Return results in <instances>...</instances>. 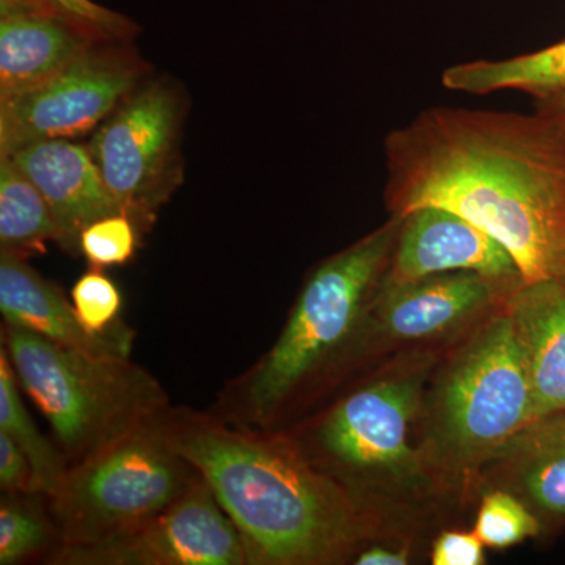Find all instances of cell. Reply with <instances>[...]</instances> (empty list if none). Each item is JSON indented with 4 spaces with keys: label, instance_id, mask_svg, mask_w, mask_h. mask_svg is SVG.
I'll return each mask as SVG.
<instances>
[{
    "label": "cell",
    "instance_id": "cell-1",
    "mask_svg": "<svg viewBox=\"0 0 565 565\" xmlns=\"http://www.w3.org/2000/svg\"><path fill=\"white\" fill-rule=\"evenodd\" d=\"M393 217L444 207L511 253L525 285L565 281V125L534 111L430 107L385 137Z\"/></svg>",
    "mask_w": 565,
    "mask_h": 565
},
{
    "label": "cell",
    "instance_id": "cell-2",
    "mask_svg": "<svg viewBox=\"0 0 565 565\" xmlns=\"http://www.w3.org/2000/svg\"><path fill=\"white\" fill-rule=\"evenodd\" d=\"M163 426L232 519L247 565L337 564L371 533L363 501L291 438L173 408Z\"/></svg>",
    "mask_w": 565,
    "mask_h": 565
},
{
    "label": "cell",
    "instance_id": "cell-3",
    "mask_svg": "<svg viewBox=\"0 0 565 565\" xmlns=\"http://www.w3.org/2000/svg\"><path fill=\"white\" fill-rule=\"evenodd\" d=\"M401 218L334 253L305 281L269 352L223 396L225 419L266 429L319 371L344 351L384 281Z\"/></svg>",
    "mask_w": 565,
    "mask_h": 565
},
{
    "label": "cell",
    "instance_id": "cell-4",
    "mask_svg": "<svg viewBox=\"0 0 565 565\" xmlns=\"http://www.w3.org/2000/svg\"><path fill=\"white\" fill-rule=\"evenodd\" d=\"M2 345L70 467L170 408L158 379L131 356L65 348L10 323Z\"/></svg>",
    "mask_w": 565,
    "mask_h": 565
},
{
    "label": "cell",
    "instance_id": "cell-5",
    "mask_svg": "<svg viewBox=\"0 0 565 565\" xmlns=\"http://www.w3.org/2000/svg\"><path fill=\"white\" fill-rule=\"evenodd\" d=\"M423 456L446 473L473 470L533 422L525 355L505 307L479 326L441 374Z\"/></svg>",
    "mask_w": 565,
    "mask_h": 565
},
{
    "label": "cell",
    "instance_id": "cell-6",
    "mask_svg": "<svg viewBox=\"0 0 565 565\" xmlns=\"http://www.w3.org/2000/svg\"><path fill=\"white\" fill-rule=\"evenodd\" d=\"M163 414L71 465L61 489L46 498L61 548L102 545L132 533L199 478L169 440Z\"/></svg>",
    "mask_w": 565,
    "mask_h": 565
},
{
    "label": "cell",
    "instance_id": "cell-7",
    "mask_svg": "<svg viewBox=\"0 0 565 565\" xmlns=\"http://www.w3.org/2000/svg\"><path fill=\"white\" fill-rule=\"evenodd\" d=\"M426 377V367L397 371L349 394L315 427L310 459L356 497L373 487L414 489L429 467L408 441Z\"/></svg>",
    "mask_w": 565,
    "mask_h": 565
},
{
    "label": "cell",
    "instance_id": "cell-8",
    "mask_svg": "<svg viewBox=\"0 0 565 565\" xmlns=\"http://www.w3.org/2000/svg\"><path fill=\"white\" fill-rule=\"evenodd\" d=\"M184 107L172 81L141 82L93 137L90 151L111 199L140 232L180 181Z\"/></svg>",
    "mask_w": 565,
    "mask_h": 565
},
{
    "label": "cell",
    "instance_id": "cell-9",
    "mask_svg": "<svg viewBox=\"0 0 565 565\" xmlns=\"http://www.w3.org/2000/svg\"><path fill=\"white\" fill-rule=\"evenodd\" d=\"M125 41H99L31 90L0 102V158L33 141L74 139L103 125L143 82Z\"/></svg>",
    "mask_w": 565,
    "mask_h": 565
},
{
    "label": "cell",
    "instance_id": "cell-10",
    "mask_svg": "<svg viewBox=\"0 0 565 565\" xmlns=\"http://www.w3.org/2000/svg\"><path fill=\"white\" fill-rule=\"evenodd\" d=\"M54 565H247L244 542L199 473L161 514L106 544L58 548Z\"/></svg>",
    "mask_w": 565,
    "mask_h": 565
},
{
    "label": "cell",
    "instance_id": "cell-11",
    "mask_svg": "<svg viewBox=\"0 0 565 565\" xmlns=\"http://www.w3.org/2000/svg\"><path fill=\"white\" fill-rule=\"evenodd\" d=\"M382 285H405L435 275L473 273L516 291L525 285L511 253L479 226L437 206L411 211Z\"/></svg>",
    "mask_w": 565,
    "mask_h": 565
},
{
    "label": "cell",
    "instance_id": "cell-12",
    "mask_svg": "<svg viewBox=\"0 0 565 565\" xmlns=\"http://www.w3.org/2000/svg\"><path fill=\"white\" fill-rule=\"evenodd\" d=\"M512 292L515 291L473 273L435 275L405 285H381L364 321H370L374 332L386 340L429 341L494 313Z\"/></svg>",
    "mask_w": 565,
    "mask_h": 565
},
{
    "label": "cell",
    "instance_id": "cell-13",
    "mask_svg": "<svg viewBox=\"0 0 565 565\" xmlns=\"http://www.w3.org/2000/svg\"><path fill=\"white\" fill-rule=\"evenodd\" d=\"M103 40L52 0H0V102L31 90Z\"/></svg>",
    "mask_w": 565,
    "mask_h": 565
},
{
    "label": "cell",
    "instance_id": "cell-14",
    "mask_svg": "<svg viewBox=\"0 0 565 565\" xmlns=\"http://www.w3.org/2000/svg\"><path fill=\"white\" fill-rule=\"evenodd\" d=\"M6 158L17 163L50 204L61 232L58 244L71 253L79 252L81 234L93 222L122 214L111 199L90 147L71 139L40 140Z\"/></svg>",
    "mask_w": 565,
    "mask_h": 565
},
{
    "label": "cell",
    "instance_id": "cell-15",
    "mask_svg": "<svg viewBox=\"0 0 565 565\" xmlns=\"http://www.w3.org/2000/svg\"><path fill=\"white\" fill-rule=\"evenodd\" d=\"M0 313L52 343L99 355L131 356L136 332L125 322L106 333L85 329L73 302L55 282L41 277L22 256L0 252Z\"/></svg>",
    "mask_w": 565,
    "mask_h": 565
},
{
    "label": "cell",
    "instance_id": "cell-16",
    "mask_svg": "<svg viewBox=\"0 0 565 565\" xmlns=\"http://www.w3.org/2000/svg\"><path fill=\"white\" fill-rule=\"evenodd\" d=\"M489 489L515 494L542 527L565 523V412L539 416L481 467Z\"/></svg>",
    "mask_w": 565,
    "mask_h": 565
},
{
    "label": "cell",
    "instance_id": "cell-17",
    "mask_svg": "<svg viewBox=\"0 0 565 565\" xmlns=\"http://www.w3.org/2000/svg\"><path fill=\"white\" fill-rule=\"evenodd\" d=\"M504 307L525 355L533 419L565 412V281L523 285Z\"/></svg>",
    "mask_w": 565,
    "mask_h": 565
},
{
    "label": "cell",
    "instance_id": "cell-18",
    "mask_svg": "<svg viewBox=\"0 0 565 565\" xmlns=\"http://www.w3.org/2000/svg\"><path fill=\"white\" fill-rule=\"evenodd\" d=\"M441 84L451 92L484 96L494 92H525L533 98L565 90V40L545 50L503 58L449 66Z\"/></svg>",
    "mask_w": 565,
    "mask_h": 565
},
{
    "label": "cell",
    "instance_id": "cell-19",
    "mask_svg": "<svg viewBox=\"0 0 565 565\" xmlns=\"http://www.w3.org/2000/svg\"><path fill=\"white\" fill-rule=\"evenodd\" d=\"M61 232L50 204L11 158H0V252L28 259Z\"/></svg>",
    "mask_w": 565,
    "mask_h": 565
},
{
    "label": "cell",
    "instance_id": "cell-20",
    "mask_svg": "<svg viewBox=\"0 0 565 565\" xmlns=\"http://www.w3.org/2000/svg\"><path fill=\"white\" fill-rule=\"evenodd\" d=\"M21 385L6 348L0 345V433H6L31 460L44 498L61 489L70 462L57 444L40 433L21 397Z\"/></svg>",
    "mask_w": 565,
    "mask_h": 565
},
{
    "label": "cell",
    "instance_id": "cell-21",
    "mask_svg": "<svg viewBox=\"0 0 565 565\" xmlns=\"http://www.w3.org/2000/svg\"><path fill=\"white\" fill-rule=\"evenodd\" d=\"M41 494L3 493L0 500V565H17L62 546L57 526Z\"/></svg>",
    "mask_w": 565,
    "mask_h": 565
},
{
    "label": "cell",
    "instance_id": "cell-22",
    "mask_svg": "<svg viewBox=\"0 0 565 565\" xmlns=\"http://www.w3.org/2000/svg\"><path fill=\"white\" fill-rule=\"evenodd\" d=\"M542 525L537 516L515 494L490 489L482 497L476 515L475 533L493 550L511 548L535 537Z\"/></svg>",
    "mask_w": 565,
    "mask_h": 565
},
{
    "label": "cell",
    "instance_id": "cell-23",
    "mask_svg": "<svg viewBox=\"0 0 565 565\" xmlns=\"http://www.w3.org/2000/svg\"><path fill=\"white\" fill-rule=\"evenodd\" d=\"M139 233V226L129 215H109L93 222L82 232L79 252L92 267L121 266L132 259Z\"/></svg>",
    "mask_w": 565,
    "mask_h": 565
},
{
    "label": "cell",
    "instance_id": "cell-24",
    "mask_svg": "<svg viewBox=\"0 0 565 565\" xmlns=\"http://www.w3.org/2000/svg\"><path fill=\"white\" fill-rule=\"evenodd\" d=\"M71 302L85 329L106 333L121 322L122 296L118 286L98 267L82 275L71 289Z\"/></svg>",
    "mask_w": 565,
    "mask_h": 565
},
{
    "label": "cell",
    "instance_id": "cell-25",
    "mask_svg": "<svg viewBox=\"0 0 565 565\" xmlns=\"http://www.w3.org/2000/svg\"><path fill=\"white\" fill-rule=\"evenodd\" d=\"M61 9L107 41H126L137 32V25L117 11L93 0H52Z\"/></svg>",
    "mask_w": 565,
    "mask_h": 565
},
{
    "label": "cell",
    "instance_id": "cell-26",
    "mask_svg": "<svg viewBox=\"0 0 565 565\" xmlns=\"http://www.w3.org/2000/svg\"><path fill=\"white\" fill-rule=\"evenodd\" d=\"M0 487L3 493L41 494L31 460L6 433H0Z\"/></svg>",
    "mask_w": 565,
    "mask_h": 565
},
{
    "label": "cell",
    "instance_id": "cell-27",
    "mask_svg": "<svg viewBox=\"0 0 565 565\" xmlns=\"http://www.w3.org/2000/svg\"><path fill=\"white\" fill-rule=\"evenodd\" d=\"M484 546L475 531H445L435 539L430 559L434 565H482Z\"/></svg>",
    "mask_w": 565,
    "mask_h": 565
},
{
    "label": "cell",
    "instance_id": "cell-28",
    "mask_svg": "<svg viewBox=\"0 0 565 565\" xmlns=\"http://www.w3.org/2000/svg\"><path fill=\"white\" fill-rule=\"evenodd\" d=\"M411 563L404 550L385 548V546H371L355 557L356 565H405Z\"/></svg>",
    "mask_w": 565,
    "mask_h": 565
},
{
    "label": "cell",
    "instance_id": "cell-29",
    "mask_svg": "<svg viewBox=\"0 0 565 565\" xmlns=\"http://www.w3.org/2000/svg\"><path fill=\"white\" fill-rule=\"evenodd\" d=\"M534 99V111L565 125V90Z\"/></svg>",
    "mask_w": 565,
    "mask_h": 565
}]
</instances>
